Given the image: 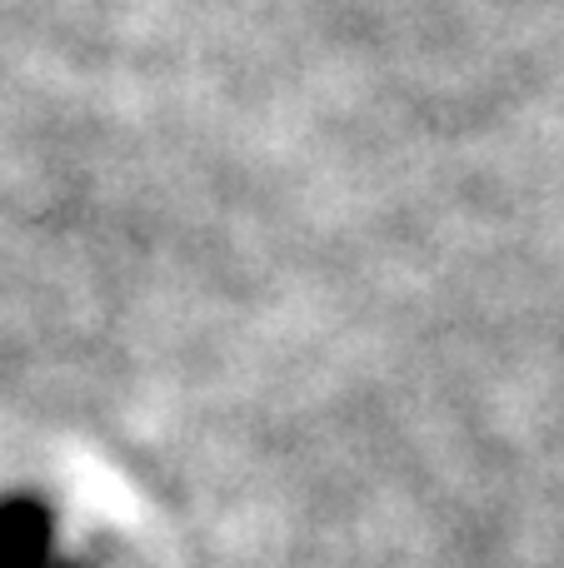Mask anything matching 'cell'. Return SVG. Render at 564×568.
<instances>
[{"instance_id":"1","label":"cell","mask_w":564,"mask_h":568,"mask_svg":"<svg viewBox=\"0 0 564 568\" xmlns=\"http://www.w3.org/2000/svg\"><path fill=\"white\" fill-rule=\"evenodd\" d=\"M0 568H85V564L60 554L56 514L36 494H10V499H0Z\"/></svg>"}]
</instances>
